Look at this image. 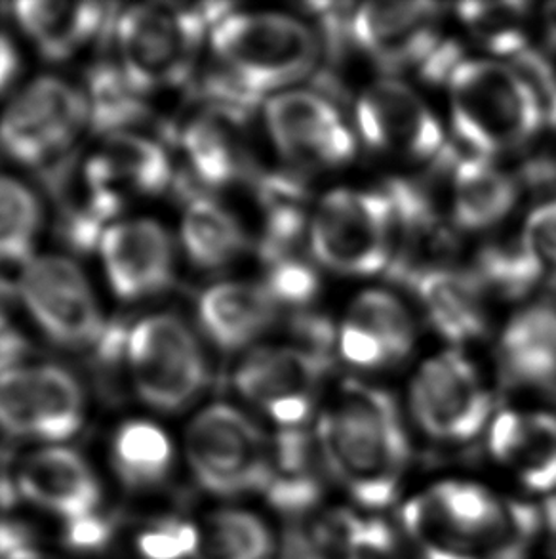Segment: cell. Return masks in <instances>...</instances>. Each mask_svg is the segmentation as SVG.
<instances>
[{
    "mask_svg": "<svg viewBox=\"0 0 556 559\" xmlns=\"http://www.w3.org/2000/svg\"><path fill=\"white\" fill-rule=\"evenodd\" d=\"M400 527L420 559H528L543 518L484 485L446 479L408 500Z\"/></svg>",
    "mask_w": 556,
    "mask_h": 559,
    "instance_id": "obj_1",
    "label": "cell"
},
{
    "mask_svg": "<svg viewBox=\"0 0 556 559\" xmlns=\"http://www.w3.org/2000/svg\"><path fill=\"white\" fill-rule=\"evenodd\" d=\"M315 433L331 481L356 504L384 508L399 497L412 449L389 393L349 382L316 418Z\"/></svg>",
    "mask_w": 556,
    "mask_h": 559,
    "instance_id": "obj_2",
    "label": "cell"
},
{
    "mask_svg": "<svg viewBox=\"0 0 556 559\" xmlns=\"http://www.w3.org/2000/svg\"><path fill=\"white\" fill-rule=\"evenodd\" d=\"M233 4L145 2L119 7L111 35L114 60L143 91H176L195 79L211 27Z\"/></svg>",
    "mask_w": 556,
    "mask_h": 559,
    "instance_id": "obj_3",
    "label": "cell"
},
{
    "mask_svg": "<svg viewBox=\"0 0 556 559\" xmlns=\"http://www.w3.org/2000/svg\"><path fill=\"white\" fill-rule=\"evenodd\" d=\"M208 52L211 66L264 99L313 73L321 45L293 15L233 8L211 27Z\"/></svg>",
    "mask_w": 556,
    "mask_h": 559,
    "instance_id": "obj_4",
    "label": "cell"
},
{
    "mask_svg": "<svg viewBox=\"0 0 556 559\" xmlns=\"http://www.w3.org/2000/svg\"><path fill=\"white\" fill-rule=\"evenodd\" d=\"M448 81L454 129L474 155L488 159L528 144L543 124L535 84L496 60H461Z\"/></svg>",
    "mask_w": 556,
    "mask_h": 559,
    "instance_id": "obj_5",
    "label": "cell"
},
{
    "mask_svg": "<svg viewBox=\"0 0 556 559\" xmlns=\"http://www.w3.org/2000/svg\"><path fill=\"white\" fill-rule=\"evenodd\" d=\"M124 371L136 400L158 415H181L210 384L204 338L176 311L145 313L129 326Z\"/></svg>",
    "mask_w": 556,
    "mask_h": 559,
    "instance_id": "obj_6",
    "label": "cell"
},
{
    "mask_svg": "<svg viewBox=\"0 0 556 559\" xmlns=\"http://www.w3.org/2000/svg\"><path fill=\"white\" fill-rule=\"evenodd\" d=\"M183 451L203 491L223 499L264 495L271 439L231 403L218 401L198 408L183 431Z\"/></svg>",
    "mask_w": 556,
    "mask_h": 559,
    "instance_id": "obj_7",
    "label": "cell"
},
{
    "mask_svg": "<svg viewBox=\"0 0 556 559\" xmlns=\"http://www.w3.org/2000/svg\"><path fill=\"white\" fill-rule=\"evenodd\" d=\"M316 264L339 275H374L392 264L397 218L387 191L334 189L318 201L307 227Z\"/></svg>",
    "mask_w": 556,
    "mask_h": 559,
    "instance_id": "obj_8",
    "label": "cell"
},
{
    "mask_svg": "<svg viewBox=\"0 0 556 559\" xmlns=\"http://www.w3.org/2000/svg\"><path fill=\"white\" fill-rule=\"evenodd\" d=\"M20 308L33 326L63 349H92L109 319L88 273L63 252H38L15 275Z\"/></svg>",
    "mask_w": 556,
    "mask_h": 559,
    "instance_id": "obj_9",
    "label": "cell"
},
{
    "mask_svg": "<svg viewBox=\"0 0 556 559\" xmlns=\"http://www.w3.org/2000/svg\"><path fill=\"white\" fill-rule=\"evenodd\" d=\"M88 130L81 84L56 73L33 76L0 111V153L15 167L40 168L68 153Z\"/></svg>",
    "mask_w": 556,
    "mask_h": 559,
    "instance_id": "obj_10",
    "label": "cell"
},
{
    "mask_svg": "<svg viewBox=\"0 0 556 559\" xmlns=\"http://www.w3.org/2000/svg\"><path fill=\"white\" fill-rule=\"evenodd\" d=\"M81 378L60 364H27L0 377V431L17 441L63 445L86 423Z\"/></svg>",
    "mask_w": 556,
    "mask_h": 559,
    "instance_id": "obj_11",
    "label": "cell"
},
{
    "mask_svg": "<svg viewBox=\"0 0 556 559\" xmlns=\"http://www.w3.org/2000/svg\"><path fill=\"white\" fill-rule=\"evenodd\" d=\"M326 356L315 346H262L246 352L233 372L242 400L282 428H303L315 413Z\"/></svg>",
    "mask_w": 556,
    "mask_h": 559,
    "instance_id": "obj_12",
    "label": "cell"
},
{
    "mask_svg": "<svg viewBox=\"0 0 556 559\" xmlns=\"http://www.w3.org/2000/svg\"><path fill=\"white\" fill-rule=\"evenodd\" d=\"M410 408L420 430L444 445L469 443L492 423L489 393L458 352H444L421 365L410 385Z\"/></svg>",
    "mask_w": 556,
    "mask_h": 559,
    "instance_id": "obj_13",
    "label": "cell"
},
{
    "mask_svg": "<svg viewBox=\"0 0 556 559\" xmlns=\"http://www.w3.org/2000/svg\"><path fill=\"white\" fill-rule=\"evenodd\" d=\"M96 254L109 293L122 304L168 293L180 262L176 231L143 214H126L107 227Z\"/></svg>",
    "mask_w": 556,
    "mask_h": 559,
    "instance_id": "obj_14",
    "label": "cell"
},
{
    "mask_svg": "<svg viewBox=\"0 0 556 559\" xmlns=\"http://www.w3.org/2000/svg\"><path fill=\"white\" fill-rule=\"evenodd\" d=\"M264 122L275 150L295 167H341L356 152L354 134L341 114L316 92L273 94L265 99Z\"/></svg>",
    "mask_w": 556,
    "mask_h": 559,
    "instance_id": "obj_15",
    "label": "cell"
},
{
    "mask_svg": "<svg viewBox=\"0 0 556 559\" xmlns=\"http://www.w3.org/2000/svg\"><path fill=\"white\" fill-rule=\"evenodd\" d=\"M356 127L372 152L391 159L433 160L444 155V132L431 107L408 84L382 79L356 102Z\"/></svg>",
    "mask_w": 556,
    "mask_h": 559,
    "instance_id": "obj_16",
    "label": "cell"
},
{
    "mask_svg": "<svg viewBox=\"0 0 556 559\" xmlns=\"http://www.w3.org/2000/svg\"><path fill=\"white\" fill-rule=\"evenodd\" d=\"M176 163L160 138L142 130L99 138L84 159L81 183L130 204L134 199H157L178 183Z\"/></svg>",
    "mask_w": 556,
    "mask_h": 559,
    "instance_id": "obj_17",
    "label": "cell"
},
{
    "mask_svg": "<svg viewBox=\"0 0 556 559\" xmlns=\"http://www.w3.org/2000/svg\"><path fill=\"white\" fill-rule=\"evenodd\" d=\"M440 8L433 2H370L349 20V37L362 52L387 69L433 60L443 46L438 38Z\"/></svg>",
    "mask_w": 556,
    "mask_h": 559,
    "instance_id": "obj_18",
    "label": "cell"
},
{
    "mask_svg": "<svg viewBox=\"0 0 556 559\" xmlns=\"http://www.w3.org/2000/svg\"><path fill=\"white\" fill-rule=\"evenodd\" d=\"M17 497L69 523L96 514L101 485L90 462L63 445L40 447L15 472Z\"/></svg>",
    "mask_w": 556,
    "mask_h": 559,
    "instance_id": "obj_19",
    "label": "cell"
},
{
    "mask_svg": "<svg viewBox=\"0 0 556 559\" xmlns=\"http://www.w3.org/2000/svg\"><path fill=\"white\" fill-rule=\"evenodd\" d=\"M117 10L106 2L56 0H20L10 7L20 35L43 60L52 63L73 60L111 35Z\"/></svg>",
    "mask_w": 556,
    "mask_h": 559,
    "instance_id": "obj_20",
    "label": "cell"
},
{
    "mask_svg": "<svg viewBox=\"0 0 556 559\" xmlns=\"http://www.w3.org/2000/svg\"><path fill=\"white\" fill-rule=\"evenodd\" d=\"M414 319L387 290H366L354 298L339 329L338 348L359 369H384L414 348Z\"/></svg>",
    "mask_w": 556,
    "mask_h": 559,
    "instance_id": "obj_21",
    "label": "cell"
},
{
    "mask_svg": "<svg viewBox=\"0 0 556 559\" xmlns=\"http://www.w3.org/2000/svg\"><path fill=\"white\" fill-rule=\"evenodd\" d=\"M277 313L278 304L264 283L218 281L198 295L196 331L204 342L227 354L250 352L275 325Z\"/></svg>",
    "mask_w": 556,
    "mask_h": 559,
    "instance_id": "obj_22",
    "label": "cell"
},
{
    "mask_svg": "<svg viewBox=\"0 0 556 559\" xmlns=\"http://www.w3.org/2000/svg\"><path fill=\"white\" fill-rule=\"evenodd\" d=\"M331 477L315 428H282L271 439L264 497L285 522L323 508Z\"/></svg>",
    "mask_w": 556,
    "mask_h": 559,
    "instance_id": "obj_23",
    "label": "cell"
},
{
    "mask_svg": "<svg viewBox=\"0 0 556 559\" xmlns=\"http://www.w3.org/2000/svg\"><path fill=\"white\" fill-rule=\"evenodd\" d=\"M492 459L528 491H556V415L545 411H504L489 423Z\"/></svg>",
    "mask_w": 556,
    "mask_h": 559,
    "instance_id": "obj_24",
    "label": "cell"
},
{
    "mask_svg": "<svg viewBox=\"0 0 556 559\" xmlns=\"http://www.w3.org/2000/svg\"><path fill=\"white\" fill-rule=\"evenodd\" d=\"M242 122L203 109L181 124L176 145L185 175L196 183V193H211L239 182L249 170L246 153L237 136Z\"/></svg>",
    "mask_w": 556,
    "mask_h": 559,
    "instance_id": "obj_25",
    "label": "cell"
},
{
    "mask_svg": "<svg viewBox=\"0 0 556 559\" xmlns=\"http://www.w3.org/2000/svg\"><path fill=\"white\" fill-rule=\"evenodd\" d=\"M176 241L180 257L198 272H218L249 249L241 218L211 193H191L181 211Z\"/></svg>",
    "mask_w": 556,
    "mask_h": 559,
    "instance_id": "obj_26",
    "label": "cell"
},
{
    "mask_svg": "<svg viewBox=\"0 0 556 559\" xmlns=\"http://www.w3.org/2000/svg\"><path fill=\"white\" fill-rule=\"evenodd\" d=\"M408 283L436 331L456 344L476 341L486 333V310L481 281L444 265L415 273Z\"/></svg>",
    "mask_w": 556,
    "mask_h": 559,
    "instance_id": "obj_27",
    "label": "cell"
},
{
    "mask_svg": "<svg viewBox=\"0 0 556 559\" xmlns=\"http://www.w3.org/2000/svg\"><path fill=\"white\" fill-rule=\"evenodd\" d=\"M519 199L511 176L473 155L451 163L450 216L459 229L482 231L509 216Z\"/></svg>",
    "mask_w": 556,
    "mask_h": 559,
    "instance_id": "obj_28",
    "label": "cell"
},
{
    "mask_svg": "<svg viewBox=\"0 0 556 559\" xmlns=\"http://www.w3.org/2000/svg\"><path fill=\"white\" fill-rule=\"evenodd\" d=\"M78 84L88 111V130L99 138L142 130V122L145 124L149 119L150 94L124 71L114 56L92 63Z\"/></svg>",
    "mask_w": 556,
    "mask_h": 559,
    "instance_id": "obj_29",
    "label": "cell"
},
{
    "mask_svg": "<svg viewBox=\"0 0 556 559\" xmlns=\"http://www.w3.org/2000/svg\"><path fill=\"white\" fill-rule=\"evenodd\" d=\"M499 361L509 384H556V310L532 306L520 311L499 341Z\"/></svg>",
    "mask_w": 556,
    "mask_h": 559,
    "instance_id": "obj_30",
    "label": "cell"
},
{
    "mask_svg": "<svg viewBox=\"0 0 556 559\" xmlns=\"http://www.w3.org/2000/svg\"><path fill=\"white\" fill-rule=\"evenodd\" d=\"M173 443L168 431L150 418H130L111 438V466L126 489L147 491L165 484L173 468Z\"/></svg>",
    "mask_w": 556,
    "mask_h": 559,
    "instance_id": "obj_31",
    "label": "cell"
},
{
    "mask_svg": "<svg viewBox=\"0 0 556 559\" xmlns=\"http://www.w3.org/2000/svg\"><path fill=\"white\" fill-rule=\"evenodd\" d=\"M43 199L27 180L0 173V267H22L38 254L45 234Z\"/></svg>",
    "mask_w": 556,
    "mask_h": 559,
    "instance_id": "obj_32",
    "label": "cell"
},
{
    "mask_svg": "<svg viewBox=\"0 0 556 559\" xmlns=\"http://www.w3.org/2000/svg\"><path fill=\"white\" fill-rule=\"evenodd\" d=\"M277 543L259 515L241 508L211 512L198 527L193 559H271Z\"/></svg>",
    "mask_w": 556,
    "mask_h": 559,
    "instance_id": "obj_33",
    "label": "cell"
},
{
    "mask_svg": "<svg viewBox=\"0 0 556 559\" xmlns=\"http://www.w3.org/2000/svg\"><path fill=\"white\" fill-rule=\"evenodd\" d=\"M359 515L331 508L286 522L280 559H346L347 545Z\"/></svg>",
    "mask_w": 556,
    "mask_h": 559,
    "instance_id": "obj_34",
    "label": "cell"
},
{
    "mask_svg": "<svg viewBox=\"0 0 556 559\" xmlns=\"http://www.w3.org/2000/svg\"><path fill=\"white\" fill-rule=\"evenodd\" d=\"M530 7L522 2L459 4V20L482 46L501 56H527Z\"/></svg>",
    "mask_w": 556,
    "mask_h": 559,
    "instance_id": "obj_35",
    "label": "cell"
},
{
    "mask_svg": "<svg viewBox=\"0 0 556 559\" xmlns=\"http://www.w3.org/2000/svg\"><path fill=\"white\" fill-rule=\"evenodd\" d=\"M264 287L280 306H305L315 298L318 290V277L307 260L298 257V252L280 254L264 260Z\"/></svg>",
    "mask_w": 556,
    "mask_h": 559,
    "instance_id": "obj_36",
    "label": "cell"
},
{
    "mask_svg": "<svg viewBox=\"0 0 556 559\" xmlns=\"http://www.w3.org/2000/svg\"><path fill=\"white\" fill-rule=\"evenodd\" d=\"M198 546V527L180 518H162L137 535L142 559H193Z\"/></svg>",
    "mask_w": 556,
    "mask_h": 559,
    "instance_id": "obj_37",
    "label": "cell"
},
{
    "mask_svg": "<svg viewBox=\"0 0 556 559\" xmlns=\"http://www.w3.org/2000/svg\"><path fill=\"white\" fill-rule=\"evenodd\" d=\"M520 245L540 280L556 285V201L542 204L530 214Z\"/></svg>",
    "mask_w": 556,
    "mask_h": 559,
    "instance_id": "obj_38",
    "label": "cell"
},
{
    "mask_svg": "<svg viewBox=\"0 0 556 559\" xmlns=\"http://www.w3.org/2000/svg\"><path fill=\"white\" fill-rule=\"evenodd\" d=\"M346 559H412L399 535L382 520L361 518L354 523Z\"/></svg>",
    "mask_w": 556,
    "mask_h": 559,
    "instance_id": "obj_39",
    "label": "cell"
},
{
    "mask_svg": "<svg viewBox=\"0 0 556 559\" xmlns=\"http://www.w3.org/2000/svg\"><path fill=\"white\" fill-rule=\"evenodd\" d=\"M113 531V522L96 512V514L86 515L83 520L65 523L63 538H65V545L73 550L98 552L109 545Z\"/></svg>",
    "mask_w": 556,
    "mask_h": 559,
    "instance_id": "obj_40",
    "label": "cell"
},
{
    "mask_svg": "<svg viewBox=\"0 0 556 559\" xmlns=\"http://www.w3.org/2000/svg\"><path fill=\"white\" fill-rule=\"evenodd\" d=\"M31 349L29 336L12 316L0 318V377L29 364Z\"/></svg>",
    "mask_w": 556,
    "mask_h": 559,
    "instance_id": "obj_41",
    "label": "cell"
},
{
    "mask_svg": "<svg viewBox=\"0 0 556 559\" xmlns=\"http://www.w3.org/2000/svg\"><path fill=\"white\" fill-rule=\"evenodd\" d=\"M22 75V46L10 31L0 29V98L14 91Z\"/></svg>",
    "mask_w": 556,
    "mask_h": 559,
    "instance_id": "obj_42",
    "label": "cell"
},
{
    "mask_svg": "<svg viewBox=\"0 0 556 559\" xmlns=\"http://www.w3.org/2000/svg\"><path fill=\"white\" fill-rule=\"evenodd\" d=\"M15 306H20L17 298V281L10 277L4 267H0V318L12 316Z\"/></svg>",
    "mask_w": 556,
    "mask_h": 559,
    "instance_id": "obj_43",
    "label": "cell"
},
{
    "mask_svg": "<svg viewBox=\"0 0 556 559\" xmlns=\"http://www.w3.org/2000/svg\"><path fill=\"white\" fill-rule=\"evenodd\" d=\"M4 559H46L43 554L38 552L37 548L33 545L22 546L14 552L8 554Z\"/></svg>",
    "mask_w": 556,
    "mask_h": 559,
    "instance_id": "obj_44",
    "label": "cell"
}]
</instances>
